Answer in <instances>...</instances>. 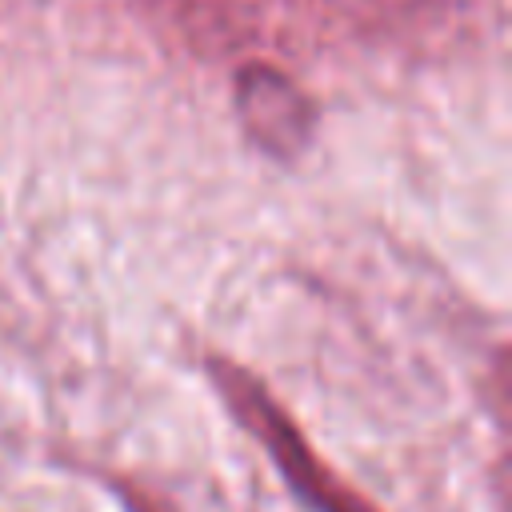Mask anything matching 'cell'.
<instances>
[{
    "instance_id": "cell-3",
    "label": "cell",
    "mask_w": 512,
    "mask_h": 512,
    "mask_svg": "<svg viewBox=\"0 0 512 512\" xmlns=\"http://www.w3.org/2000/svg\"><path fill=\"white\" fill-rule=\"evenodd\" d=\"M124 496V508L128 512H164V504H156V500H144V492H136V488H120Z\"/></svg>"
},
{
    "instance_id": "cell-1",
    "label": "cell",
    "mask_w": 512,
    "mask_h": 512,
    "mask_svg": "<svg viewBox=\"0 0 512 512\" xmlns=\"http://www.w3.org/2000/svg\"><path fill=\"white\" fill-rule=\"evenodd\" d=\"M204 376L212 380L220 404L236 416V424L268 452L272 468L280 472V480L296 492V500L308 512H380L336 468H328L312 452V444L304 440L296 420L276 404V396L252 372H244L228 356H208L204 360Z\"/></svg>"
},
{
    "instance_id": "cell-2",
    "label": "cell",
    "mask_w": 512,
    "mask_h": 512,
    "mask_svg": "<svg viewBox=\"0 0 512 512\" xmlns=\"http://www.w3.org/2000/svg\"><path fill=\"white\" fill-rule=\"evenodd\" d=\"M236 120L256 152L276 164H292L308 152L316 136V104L308 92L280 68L264 60H248L232 80Z\"/></svg>"
}]
</instances>
